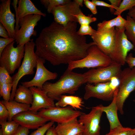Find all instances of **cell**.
I'll return each mask as SVG.
<instances>
[{
    "instance_id": "obj_35",
    "label": "cell",
    "mask_w": 135,
    "mask_h": 135,
    "mask_svg": "<svg viewBox=\"0 0 135 135\" xmlns=\"http://www.w3.org/2000/svg\"><path fill=\"white\" fill-rule=\"evenodd\" d=\"M54 122L50 121L32 132L29 135H44L48 130L54 124Z\"/></svg>"
},
{
    "instance_id": "obj_11",
    "label": "cell",
    "mask_w": 135,
    "mask_h": 135,
    "mask_svg": "<svg viewBox=\"0 0 135 135\" xmlns=\"http://www.w3.org/2000/svg\"><path fill=\"white\" fill-rule=\"evenodd\" d=\"M116 35L114 48L111 58L113 62L124 66L128 53L134 49V46L125 33V28H116Z\"/></svg>"
},
{
    "instance_id": "obj_12",
    "label": "cell",
    "mask_w": 135,
    "mask_h": 135,
    "mask_svg": "<svg viewBox=\"0 0 135 135\" xmlns=\"http://www.w3.org/2000/svg\"><path fill=\"white\" fill-rule=\"evenodd\" d=\"M103 112L99 105L92 107L88 113L83 112L79 117V122L84 127L82 135H100V123Z\"/></svg>"
},
{
    "instance_id": "obj_47",
    "label": "cell",
    "mask_w": 135,
    "mask_h": 135,
    "mask_svg": "<svg viewBox=\"0 0 135 135\" xmlns=\"http://www.w3.org/2000/svg\"><path fill=\"white\" fill-rule=\"evenodd\" d=\"M127 14V15L135 21V6L129 10Z\"/></svg>"
},
{
    "instance_id": "obj_16",
    "label": "cell",
    "mask_w": 135,
    "mask_h": 135,
    "mask_svg": "<svg viewBox=\"0 0 135 135\" xmlns=\"http://www.w3.org/2000/svg\"><path fill=\"white\" fill-rule=\"evenodd\" d=\"M12 120L20 126L29 129H37L49 121L29 110L23 112L15 116Z\"/></svg>"
},
{
    "instance_id": "obj_27",
    "label": "cell",
    "mask_w": 135,
    "mask_h": 135,
    "mask_svg": "<svg viewBox=\"0 0 135 135\" xmlns=\"http://www.w3.org/2000/svg\"><path fill=\"white\" fill-rule=\"evenodd\" d=\"M70 0H41L40 2L47 9L49 13H51L52 9L56 6L62 4H67L70 1Z\"/></svg>"
},
{
    "instance_id": "obj_8",
    "label": "cell",
    "mask_w": 135,
    "mask_h": 135,
    "mask_svg": "<svg viewBox=\"0 0 135 135\" xmlns=\"http://www.w3.org/2000/svg\"><path fill=\"white\" fill-rule=\"evenodd\" d=\"M122 66L114 62L105 67L93 68L84 73L85 83L96 84L108 82L114 76L119 77Z\"/></svg>"
},
{
    "instance_id": "obj_17",
    "label": "cell",
    "mask_w": 135,
    "mask_h": 135,
    "mask_svg": "<svg viewBox=\"0 0 135 135\" xmlns=\"http://www.w3.org/2000/svg\"><path fill=\"white\" fill-rule=\"evenodd\" d=\"M0 4V22L8 31L10 38L14 39L15 37L14 14L10 9V0H1Z\"/></svg>"
},
{
    "instance_id": "obj_4",
    "label": "cell",
    "mask_w": 135,
    "mask_h": 135,
    "mask_svg": "<svg viewBox=\"0 0 135 135\" xmlns=\"http://www.w3.org/2000/svg\"><path fill=\"white\" fill-rule=\"evenodd\" d=\"M88 53L87 56L84 58L69 62L67 69L72 70L78 68L105 67L113 62L111 58L101 51L96 45L90 46L88 50Z\"/></svg>"
},
{
    "instance_id": "obj_2",
    "label": "cell",
    "mask_w": 135,
    "mask_h": 135,
    "mask_svg": "<svg viewBox=\"0 0 135 135\" xmlns=\"http://www.w3.org/2000/svg\"><path fill=\"white\" fill-rule=\"evenodd\" d=\"M85 80L84 73L75 72L67 69L55 82H46L42 90L50 98L54 100H58L64 94H74L82 84H85Z\"/></svg>"
},
{
    "instance_id": "obj_21",
    "label": "cell",
    "mask_w": 135,
    "mask_h": 135,
    "mask_svg": "<svg viewBox=\"0 0 135 135\" xmlns=\"http://www.w3.org/2000/svg\"><path fill=\"white\" fill-rule=\"evenodd\" d=\"M18 16L20 19L30 14H38L45 16L46 14L42 12L35 6L30 0H18Z\"/></svg>"
},
{
    "instance_id": "obj_36",
    "label": "cell",
    "mask_w": 135,
    "mask_h": 135,
    "mask_svg": "<svg viewBox=\"0 0 135 135\" xmlns=\"http://www.w3.org/2000/svg\"><path fill=\"white\" fill-rule=\"evenodd\" d=\"M9 112L1 101H0V122H6L8 120Z\"/></svg>"
},
{
    "instance_id": "obj_25",
    "label": "cell",
    "mask_w": 135,
    "mask_h": 135,
    "mask_svg": "<svg viewBox=\"0 0 135 135\" xmlns=\"http://www.w3.org/2000/svg\"><path fill=\"white\" fill-rule=\"evenodd\" d=\"M126 20L125 33L135 48V21L128 15L126 16Z\"/></svg>"
},
{
    "instance_id": "obj_30",
    "label": "cell",
    "mask_w": 135,
    "mask_h": 135,
    "mask_svg": "<svg viewBox=\"0 0 135 135\" xmlns=\"http://www.w3.org/2000/svg\"><path fill=\"white\" fill-rule=\"evenodd\" d=\"M12 86V84L5 83L0 84V95L4 100L10 101Z\"/></svg>"
},
{
    "instance_id": "obj_34",
    "label": "cell",
    "mask_w": 135,
    "mask_h": 135,
    "mask_svg": "<svg viewBox=\"0 0 135 135\" xmlns=\"http://www.w3.org/2000/svg\"><path fill=\"white\" fill-rule=\"evenodd\" d=\"M95 30L90 25H80L79 30L77 31V34L79 35L84 36L85 35H89L91 36L93 35L96 32Z\"/></svg>"
},
{
    "instance_id": "obj_50",
    "label": "cell",
    "mask_w": 135,
    "mask_h": 135,
    "mask_svg": "<svg viewBox=\"0 0 135 135\" xmlns=\"http://www.w3.org/2000/svg\"><path fill=\"white\" fill-rule=\"evenodd\" d=\"M76 135H82V133H80Z\"/></svg>"
},
{
    "instance_id": "obj_38",
    "label": "cell",
    "mask_w": 135,
    "mask_h": 135,
    "mask_svg": "<svg viewBox=\"0 0 135 135\" xmlns=\"http://www.w3.org/2000/svg\"><path fill=\"white\" fill-rule=\"evenodd\" d=\"M14 40V39L13 38H0V56L4 49L8 45Z\"/></svg>"
},
{
    "instance_id": "obj_42",
    "label": "cell",
    "mask_w": 135,
    "mask_h": 135,
    "mask_svg": "<svg viewBox=\"0 0 135 135\" xmlns=\"http://www.w3.org/2000/svg\"><path fill=\"white\" fill-rule=\"evenodd\" d=\"M84 2L86 6L90 10L93 14H95L97 13L96 6L92 1L88 0H84Z\"/></svg>"
},
{
    "instance_id": "obj_51",
    "label": "cell",
    "mask_w": 135,
    "mask_h": 135,
    "mask_svg": "<svg viewBox=\"0 0 135 135\" xmlns=\"http://www.w3.org/2000/svg\"><path fill=\"white\" fill-rule=\"evenodd\" d=\"M133 101L134 102H135V99L133 100Z\"/></svg>"
},
{
    "instance_id": "obj_22",
    "label": "cell",
    "mask_w": 135,
    "mask_h": 135,
    "mask_svg": "<svg viewBox=\"0 0 135 135\" xmlns=\"http://www.w3.org/2000/svg\"><path fill=\"white\" fill-rule=\"evenodd\" d=\"M84 103L82 98L76 96H62L55 104L56 106L61 107L70 106L74 109H81Z\"/></svg>"
},
{
    "instance_id": "obj_52",
    "label": "cell",
    "mask_w": 135,
    "mask_h": 135,
    "mask_svg": "<svg viewBox=\"0 0 135 135\" xmlns=\"http://www.w3.org/2000/svg\"><path fill=\"white\" fill-rule=\"evenodd\" d=\"M133 135H135V131Z\"/></svg>"
},
{
    "instance_id": "obj_31",
    "label": "cell",
    "mask_w": 135,
    "mask_h": 135,
    "mask_svg": "<svg viewBox=\"0 0 135 135\" xmlns=\"http://www.w3.org/2000/svg\"><path fill=\"white\" fill-rule=\"evenodd\" d=\"M74 16L77 18L78 22L80 25H89L90 23L96 21L97 20L96 17L86 16L82 12Z\"/></svg>"
},
{
    "instance_id": "obj_40",
    "label": "cell",
    "mask_w": 135,
    "mask_h": 135,
    "mask_svg": "<svg viewBox=\"0 0 135 135\" xmlns=\"http://www.w3.org/2000/svg\"><path fill=\"white\" fill-rule=\"evenodd\" d=\"M96 6H99L109 8L110 12L112 13H114L115 10L113 6L103 1L97 0H92V1Z\"/></svg>"
},
{
    "instance_id": "obj_5",
    "label": "cell",
    "mask_w": 135,
    "mask_h": 135,
    "mask_svg": "<svg viewBox=\"0 0 135 135\" xmlns=\"http://www.w3.org/2000/svg\"><path fill=\"white\" fill-rule=\"evenodd\" d=\"M120 83L116 97L118 110L124 114V103L130 94L135 90V67H129L122 70L119 77Z\"/></svg>"
},
{
    "instance_id": "obj_14",
    "label": "cell",
    "mask_w": 135,
    "mask_h": 135,
    "mask_svg": "<svg viewBox=\"0 0 135 135\" xmlns=\"http://www.w3.org/2000/svg\"><path fill=\"white\" fill-rule=\"evenodd\" d=\"M116 32V28L114 27L104 31L96 30V32L91 36L99 49L110 58L114 48Z\"/></svg>"
},
{
    "instance_id": "obj_32",
    "label": "cell",
    "mask_w": 135,
    "mask_h": 135,
    "mask_svg": "<svg viewBox=\"0 0 135 135\" xmlns=\"http://www.w3.org/2000/svg\"><path fill=\"white\" fill-rule=\"evenodd\" d=\"M116 18L108 20H104L97 24V31H102L107 30L115 26Z\"/></svg>"
},
{
    "instance_id": "obj_20",
    "label": "cell",
    "mask_w": 135,
    "mask_h": 135,
    "mask_svg": "<svg viewBox=\"0 0 135 135\" xmlns=\"http://www.w3.org/2000/svg\"><path fill=\"white\" fill-rule=\"evenodd\" d=\"M117 92L118 88L115 91L113 99L109 105L104 106L102 104H100L103 112L106 113L110 124V130L122 126L117 115L118 109L116 101Z\"/></svg>"
},
{
    "instance_id": "obj_10",
    "label": "cell",
    "mask_w": 135,
    "mask_h": 135,
    "mask_svg": "<svg viewBox=\"0 0 135 135\" xmlns=\"http://www.w3.org/2000/svg\"><path fill=\"white\" fill-rule=\"evenodd\" d=\"M80 6L75 0L56 6L51 13L54 21L64 26L66 25L70 22L77 23L78 20L74 15L82 12Z\"/></svg>"
},
{
    "instance_id": "obj_29",
    "label": "cell",
    "mask_w": 135,
    "mask_h": 135,
    "mask_svg": "<svg viewBox=\"0 0 135 135\" xmlns=\"http://www.w3.org/2000/svg\"><path fill=\"white\" fill-rule=\"evenodd\" d=\"M134 6L135 0H123L114 14L117 16L121 15L123 12L127 10H129Z\"/></svg>"
},
{
    "instance_id": "obj_26",
    "label": "cell",
    "mask_w": 135,
    "mask_h": 135,
    "mask_svg": "<svg viewBox=\"0 0 135 135\" xmlns=\"http://www.w3.org/2000/svg\"><path fill=\"white\" fill-rule=\"evenodd\" d=\"M3 135H13L17 130L20 125L14 120L0 122Z\"/></svg>"
},
{
    "instance_id": "obj_45",
    "label": "cell",
    "mask_w": 135,
    "mask_h": 135,
    "mask_svg": "<svg viewBox=\"0 0 135 135\" xmlns=\"http://www.w3.org/2000/svg\"><path fill=\"white\" fill-rule=\"evenodd\" d=\"M114 9L116 10L122 2L121 0H109Z\"/></svg>"
},
{
    "instance_id": "obj_3",
    "label": "cell",
    "mask_w": 135,
    "mask_h": 135,
    "mask_svg": "<svg viewBox=\"0 0 135 135\" xmlns=\"http://www.w3.org/2000/svg\"><path fill=\"white\" fill-rule=\"evenodd\" d=\"M24 46L25 52L23 61L18 72L12 77V86L10 101L14 100L17 86L20 80L25 75L33 74L34 68H36L38 56L34 51L35 44L34 39H32Z\"/></svg>"
},
{
    "instance_id": "obj_7",
    "label": "cell",
    "mask_w": 135,
    "mask_h": 135,
    "mask_svg": "<svg viewBox=\"0 0 135 135\" xmlns=\"http://www.w3.org/2000/svg\"><path fill=\"white\" fill-rule=\"evenodd\" d=\"M83 113L80 111L74 110L70 106L65 107L55 106L41 109L37 114L49 121L62 124L77 118Z\"/></svg>"
},
{
    "instance_id": "obj_49",
    "label": "cell",
    "mask_w": 135,
    "mask_h": 135,
    "mask_svg": "<svg viewBox=\"0 0 135 135\" xmlns=\"http://www.w3.org/2000/svg\"><path fill=\"white\" fill-rule=\"evenodd\" d=\"M0 135H3L2 130L1 128L0 130Z\"/></svg>"
},
{
    "instance_id": "obj_48",
    "label": "cell",
    "mask_w": 135,
    "mask_h": 135,
    "mask_svg": "<svg viewBox=\"0 0 135 135\" xmlns=\"http://www.w3.org/2000/svg\"><path fill=\"white\" fill-rule=\"evenodd\" d=\"M76 2L80 6H83V3L84 2V0H75Z\"/></svg>"
},
{
    "instance_id": "obj_9",
    "label": "cell",
    "mask_w": 135,
    "mask_h": 135,
    "mask_svg": "<svg viewBox=\"0 0 135 135\" xmlns=\"http://www.w3.org/2000/svg\"><path fill=\"white\" fill-rule=\"evenodd\" d=\"M41 16L38 14H30L20 19L19 24L20 27L16 33L15 42L17 45L24 46L30 41L32 35L35 36L36 32L34 30Z\"/></svg>"
},
{
    "instance_id": "obj_46",
    "label": "cell",
    "mask_w": 135,
    "mask_h": 135,
    "mask_svg": "<svg viewBox=\"0 0 135 135\" xmlns=\"http://www.w3.org/2000/svg\"><path fill=\"white\" fill-rule=\"evenodd\" d=\"M55 127L54 124L48 130L45 135H58L55 130Z\"/></svg>"
},
{
    "instance_id": "obj_19",
    "label": "cell",
    "mask_w": 135,
    "mask_h": 135,
    "mask_svg": "<svg viewBox=\"0 0 135 135\" xmlns=\"http://www.w3.org/2000/svg\"><path fill=\"white\" fill-rule=\"evenodd\" d=\"M55 129L58 135H76L82 133L84 127L76 118L67 122L58 124Z\"/></svg>"
},
{
    "instance_id": "obj_6",
    "label": "cell",
    "mask_w": 135,
    "mask_h": 135,
    "mask_svg": "<svg viewBox=\"0 0 135 135\" xmlns=\"http://www.w3.org/2000/svg\"><path fill=\"white\" fill-rule=\"evenodd\" d=\"M14 42V41L8 45L0 56V66L4 67L10 74H13L19 68L24 56V46L17 45L15 47Z\"/></svg>"
},
{
    "instance_id": "obj_37",
    "label": "cell",
    "mask_w": 135,
    "mask_h": 135,
    "mask_svg": "<svg viewBox=\"0 0 135 135\" xmlns=\"http://www.w3.org/2000/svg\"><path fill=\"white\" fill-rule=\"evenodd\" d=\"M126 22V20L121 15L118 16L116 18V28L121 29L125 28Z\"/></svg>"
},
{
    "instance_id": "obj_13",
    "label": "cell",
    "mask_w": 135,
    "mask_h": 135,
    "mask_svg": "<svg viewBox=\"0 0 135 135\" xmlns=\"http://www.w3.org/2000/svg\"><path fill=\"white\" fill-rule=\"evenodd\" d=\"M85 90V100L94 97L105 101L112 100L116 90L111 86L110 81L96 84L87 83Z\"/></svg>"
},
{
    "instance_id": "obj_44",
    "label": "cell",
    "mask_w": 135,
    "mask_h": 135,
    "mask_svg": "<svg viewBox=\"0 0 135 135\" xmlns=\"http://www.w3.org/2000/svg\"><path fill=\"white\" fill-rule=\"evenodd\" d=\"M0 36L5 38H10L8 33L4 26L0 23Z\"/></svg>"
},
{
    "instance_id": "obj_23",
    "label": "cell",
    "mask_w": 135,
    "mask_h": 135,
    "mask_svg": "<svg viewBox=\"0 0 135 135\" xmlns=\"http://www.w3.org/2000/svg\"><path fill=\"white\" fill-rule=\"evenodd\" d=\"M1 101L9 112L8 121L12 120L13 118L18 114L29 110L30 106V105L20 103L14 100L7 101L3 100Z\"/></svg>"
},
{
    "instance_id": "obj_18",
    "label": "cell",
    "mask_w": 135,
    "mask_h": 135,
    "mask_svg": "<svg viewBox=\"0 0 135 135\" xmlns=\"http://www.w3.org/2000/svg\"><path fill=\"white\" fill-rule=\"evenodd\" d=\"M33 96V100L29 110L37 114L42 108H48L56 106L54 100L49 97L42 89L34 86L30 87Z\"/></svg>"
},
{
    "instance_id": "obj_1",
    "label": "cell",
    "mask_w": 135,
    "mask_h": 135,
    "mask_svg": "<svg viewBox=\"0 0 135 135\" xmlns=\"http://www.w3.org/2000/svg\"><path fill=\"white\" fill-rule=\"evenodd\" d=\"M77 28L76 22L64 26L54 21L42 29L36 39V54L54 66L84 58L89 48L96 44L87 43L85 36L77 34Z\"/></svg>"
},
{
    "instance_id": "obj_33",
    "label": "cell",
    "mask_w": 135,
    "mask_h": 135,
    "mask_svg": "<svg viewBox=\"0 0 135 135\" xmlns=\"http://www.w3.org/2000/svg\"><path fill=\"white\" fill-rule=\"evenodd\" d=\"M12 77L6 70L4 67L0 66V84H12Z\"/></svg>"
},
{
    "instance_id": "obj_39",
    "label": "cell",
    "mask_w": 135,
    "mask_h": 135,
    "mask_svg": "<svg viewBox=\"0 0 135 135\" xmlns=\"http://www.w3.org/2000/svg\"><path fill=\"white\" fill-rule=\"evenodd\" d=\"M18 0H14L13 2L11 4L14 8L15 12V15L16 17V25L15 26V30L16 33L20 29V26L19 24V20H18V7L17 5L18 4Z\"/></svg>"
},
{
    "instance_id": "obj_28",
    "label": "cell",
    "mask_w": 135,
    "mask_h": 135,
    "mask_svg": "<svg viewBox=\"0 0 135 135\" xmlns=\"http://www.w3.org/2000/svg\"><path fill=\"white\" fill-rule=\"evenodd\" d=\"M135 131V128H132L121 126L110 130L109 132L105 135H133Z\"/></svg>"
},
{
    "instance_id": "obj_43",
    "label": "cell",
    "mask_w": 135,
    "mask_h": 135,
    "mask_svg": "<svg viewBox=\"0 0 135 135\" xmlns=\"http://www.w3.org/2000/svg\"><path fill=\"white\" fill-rule=\"evenodd\" d=\"M29 129L20 126L17 130L13 135H28Z\"/></svg>"
},
{
    "instance_id": "obj_41",
    "label": "cell",
    "mask_w": 135,
    "mask_h": 135,
    "mask_svg": "<svg viewBox=\"0 0 135 135\" xmlns=\"http://www.w3.org/2000/svg\"><path fill=\"white\" fill-rule=\"evenodd\" d=\"M134 50L135 52V48ZM125 62L130 68L135 67V57L133 56L132 53H130L127 55L126 59Z\"/></svg>"
},
{
    "instance_id": "obj_24",
    "label": "cell",
    "mask_w": 135,
    "mask_h": 135,
    "mask_svg": "<svg viewBox=\"0 0 135 135\" xmlns=\"http://www.w3.org/2000/svg\"><path fill=\"white\" fill-rule=\"evenodd\" d=\"M14 100L20 103L31 105L33 100L32 92L29 88L20 85L16 91Z\"/></svg>"
},
{
    "instance_id": "obj_15",
    "label": "cell",
    "mask_w": 135,
    "mask_h": 135,
    "mask_svg": "<svg viewBox=\"0 0 135 135\" xmlns=\"http://www.w3.org/2000/svg\"><path fill=\"white\" fill-rule=\"evenodd\" d=\"M45 62L44 59L38 56L34 76L30 81L22 82V85L28 88L34 86L42 89L46 82L56 79L58 76L57 73L52 72L47 69L44 65Z\"/></svg>"
}]
</instances>
